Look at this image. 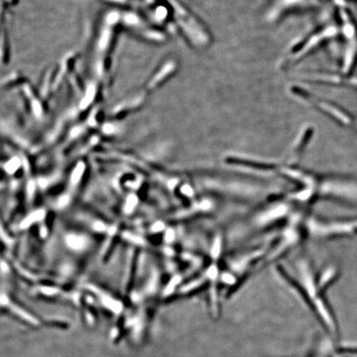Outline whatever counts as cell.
Masks as SVG:
<instances>
[{
  "label": "cell",
  "instance_id": "1",
  "mask_svg": "<svg viewBox=\"0 0 357 357\" xmlns=\"http://www.w3.org/2000/svg\"><path fill=\"white\" fill-rule=\"evenodd\" d=\"M337 31L334 27L327 28L310 33L307 37H303L299 42H297L287 52L285 57L282 61L283 68L290 67V65H295L303 57L310 54V52L315 50L322 42L336 34Z\"/></svg>",
  "mask_w": 357,
  "mask_h": 357
},
{
  "label": "cell",
  "instance_id": "2",
  "mask_svg": "<svg viewBox=\"0 0 357 357\" xmlns=\"http://www.w3.org/2000/svg\"><path fill=\"white\" fill-rule=\"evenodd\" d=\"M314 8H317V5L313 0H277L270 7L267 18L270 22H277L290 13L307 11Z\"/></svg>",
  "mask_w": 357,
  "mask_h": 357
}]
</instances>
